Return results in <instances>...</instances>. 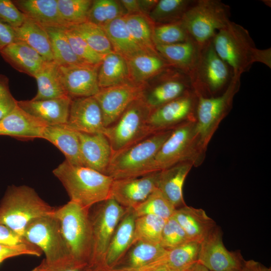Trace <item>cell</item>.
I'll return each instance as SVG.
<instances>
[{
    "label": "cell",
    "mask_w": 271,
    "mask_h": 271,
    "mask_svg": "<svg viewBox=\"0 0 271 271\" xmlns=\"http://www.w3.org/2000/svg\"><path fill=\"white\" fill-rule=\"evenodd\" d=\"M136 218L133 209L127 208L115 229L108 247L104 260L106 268H113L131 246Z\"/></svg>",
    "instance_id": "23"
},
{
    "label": "cell",
    "mask_w": 271,
    "mask_h": 271,
    "mask_svg": "<svg viewBox=\"0 0 271 271\" xmlns=\"http://www.w3.org/2000/svg\"><path fill=\"white\" fill-rule=\"evenodd\" d=\"M23 236L45 254L43 261L46 264L74 262L69 255L59 222L52 213L31 221L26 226Z\"/></svg>",
    "instance_id": "12"
},
{
    "label": "cell",
    "mask_w": 271,
    "mask_h": 271,
    "mask_svg": "<svg viewBox=\"0 0 271 271\" xmlns=\"http://www.w3.org/2000/svg\"><path fill=\"white\" fill-rule=\"evenodd\" d=\"M212 43L217 54L231 68L234 75L241 76L255 62L271 67L270 48H257L248 31L231 21L216 33Z\"/></svg>",
    "instance_id": "1"
},
{
    "label": "cell",
    "mask_w": 271,
    "mask_h": 271,
    "mask_svg": "<svg viewBox=\"0 0 271 271\" xmlns=\"http://www.w3.org/2000/svg\"><path fill=\"white\" fill-rule=\"evenodd\" d=\"M159 172L136 178L113 180L110 198L125 208H133L157 188Z\"/></svg>",
    "instance_id": "18"
},
{
    "label": "cell",
    "mask_w": 271,
    "mask_h": 271,
    "mask_svg": "<svg viewBox=\"0 0 271 271\" xmlns=\"http://www.w3.org/2000/svg\"><path fill=\"white\" fill-rule=\"evenodd\" d=\"M37 267L40 271H86L87 268L71 261L49 265L43 260Z\"/></svg>",
    "instance_id": "50"
},
{
    "label": "cell",
    "mask_w": 271,
    "mask_h": 271,
    "mask_svg": "<svg viewBox=\"0 0 271 271\" xmlns=\"http://www.w3.org/2000/svg\"><path fill=\"white\" fill-rule=\"evenodd\" d=\"M50 41L54 61L59 66L89 64L73 51L63 28H45Z\"/></svg>",
    "instance_id": "38"
},
{
    "label": "cell",
    "mask_w": 271,
    "mask_h": 271,
    "mask_svg": "<svg viewBox=\"0 0 271 271\" xmlns=\"http://www.w3.org/2000/svg\"><path fill=\"white\" fill-rule=\"evenodd\" d=\"M16 42L14 28L0 21V51Z\"/></svg>",
    "instance_id": "52"
},
{
    "label": "cell",
    "mask_w": 271,
    "mask_h": 271,
    "mask_svg": "<svg viewBox=\"0 0 271 271\" xmlns=\"http://www.w3.org/2000/svg\"><path fill=\"white\" fill-rule=\"evenodd\" d=\"M98 204L92 215L89 211L92 249L87 267H105V257L109 243L127 209L112 198Z\"/></svg>",
    "instance_id": "11"
},
{
    "label": "cell",
    "mask_w": 271,
    "mask_h": 271,
    "mask_svg": "<svg viewBox=\"0 0 271 271\" xmlns=\"http://www.w3.org/2000/svg\"><path fill=\"white\" fill-rule=\"evenodd\" d=\"M26 17L17 8L13 1L0 0V21L14 28L21 26Z\"/></svg>",
    "instance_id": "48"
},
{
    "label": "cell",
    "mask_w": 271,
    "mask_h": 271,
    "mask_svg": "<svg viewBox=\"0 0 271 271\" xmlns=\"http://www.w3.org/2000/svg\"><path fill=\"white\" fill-rule=\"evenodd\" d=\"M47 126L17 105L9 114L0 119V136H8L22 140L42 139Z\"/></svg>",
    "instance_id": "22"
},
{
    "label": "cell",
    "mask_w": 271,
    "mask_h": 271,
    "mask_svg": "<svg viewBox=\"0 0 271 271\" xmlns=\"http://www.w3.org/2000/svg\"><path fill=\"white\" fill-rule=\"evenodd\" d=\"M98 82L100 88L130 82L126 59L114 52L104 55L98 68Z\"/></svg>",
    "instance_id": "35"
},
{
    "label": "cell",
    "mask_w": 271,
    "mask_h": 271,
    "mask_svg": "<svg viewBox=\"0 0 271 271\" xmlns=\"http://www.w3.org/2000/svg\"><path fill=\"white\" fill-rule=\"evenodd\" d=\"M190 241L200 243L216 227L215 221L201 208L185 205L177 208L173 215Z\"/></svg>",
    "instance_id": "24"
},
{
    "label": "cell",
    "mask_w": 271,
    "mask_h": 271,
    "mask_svg": "<svg viewBox=\"0 0 271 271\" xmlns=\"http://www.w3.org/2000/svg\"><path fill=\"white\" fill-rule=\"evenodd\" d=\"M156 50L172 67L188 76L199 56L201 47L192 40L170 45H155Z\"/></svg>",
    "instance_id": "27"
},
{
    "label": "cell",
    "mask_w": 271,
    "mask_h": 271,
    "mask_svg": "<svg viewBox=\"0 0 271 271\" xmlns=\"http://www.w3.org/2000/svg\"><path fill=\"white\" fill-rule=\"evenodd\" d=\"M16 42H23L37 52L45 60L54 61L50 41L45 28L26 18L23 24L14 28Z\"/></svg>",
    "instance_id": "34"
},
{
    "label": "cell",
    "mask_w": 271,
    "mask_h": 271,
    "mask_svg": "<svg viewBox=\"0 0 271 271\" xmlns=\"http://www.w3.org/2000/svg\"><path fill=\"white\" fill-rule=\"evenodd\" d=\"M172 129L153 133L124 149L112 153L106 175L113 180L149 174L148 167Z\"/></svg>",
    "instance_id": "6"
},
{
    "label": "cell",
    "mask_w": 271,
    "mask_h": 271,
    "mask_svg": "<svg viewBox=\"0 0 271 271\" xmlns=\"http://www.w3.org/2000/svg\"><path fill=\"white\" fill-rule=\"evenodd\" d=\"M197 133L196 120L184 122L172 129L148 167V173L159 172L184 162L197 166L204 159Z\"/></svg>",
    "instance_id": "5"
},
{
    "label": "cell",
    "mask_w": 271,
    "mask_h": 271,
    "mask_svg": "<svg viewBox=\"0 0 271 271\" xmlns=\"http://www.w3.org/2000/svg\"><path fill=\"white\" fill-rule=\"evenodd\" d=\"M55 209L33 188L26 185L13 186L8 189L0 203V224L23 236L31 221L51 214Z\"/></svg>",
    "instance_id": "4"
},
{
    "label": "cell",
    "mask_w": 271,
    "mask_h": 271,
    "mask_svg": "<svg viewBox=\"0 0 271 271\" xmlns=\"http://www.w3.org/2000/svg\"><path fill=\"white\" fill-rule=\"evenodd\" d=\"M198 97L193 91L153 109L148 120L151 134L173 129L179 124L196 120Z\"/></svg>",
    "instance_id": "13"
},
{
    "label": "cell",
    "mask_w": 271,
    "mask_h": 271,
    "mask_svg": "<svg viewBox=\"0 0 271 271\" xmlns=\"http://www.w3.org/2000/svg\"><path fill=\"white\" fill-rule=\"evenodd\" d=\"M71 98L68 96L42 100L17 101L19 107L46 125L66 124Z\"/></svg>",
    "instance_id": "21"
},
{
    "label": "cell",
    "mask_w": 271,
    "mask_h": 271,
    "mask_svg": "<svg viewBox=\"0 0 271 271\" xmlns=\"http://www.w3.org/2000/svg\"><path fill=\"white\" fill-rule=\"evenodd\" d=\"M233 76L231 68L215 51L211 41L201 47L198 61L189 77L196 95L209 97L222 93Z\"/></svg>",
    "instance_id": "7"
},
{
    "label": "cell",
    "mask_w": 271,
    "mask_h": 271,
    "mask_svg": "<svg viewBox=\"0 0 271 271\" xmlns=\"http://www.w3.org/2000/svg\"><path fill=\"white\" fill-rule=\"evenodd\" d=\"M244 261L240 252L225 247L217 226L200 243L197 261L209 271H240Z\"/></svg>",
    "instance_id": "15"
},
{
    "label": "cell",
    "mask_w": 271,
    "mask_h": 271,
    "mask_svg": "<svg viewBox=\"0 0 271 271\" xmlns=\"http://www.w3.org/2000/svg\"><path fill=\"white\" fill-rule=\"evenodd\" d=\"M59 13L68 24L71 26L87 21L91 0H57Z\"/></svg>",
    "instance_id": "44"
},
{
    "label": "cell",
    "mask_w": 271,
    "mask_h": 271,
    "mask_svg": "<svg viewBox=\"0 0 271 271\" xmlns=\"http://www.w3.org/2000/svg\"><path fill=\"white\" fill-rule=\"evenodd\" d=\"M157 2L156 0H139L141 13L148 16Z\"/></svg>",
    "instance_id": "56"
},
{
    "label": "cell",
    "mask_w": 271,
    "mask_h": 271,
    "mask_svg": "<svg viewBox=\"0 0 271 271\" xmlns=\"http://www.w3.org/2000/svg\"><path fill=\"white\" fill-rule=\"evenodd\" d=\"M146 271H174L164 266H157L150 268Z\"/></svg>",
    "instance_id": "59"
},
{
    "label": "cell",
    "mask_w": 271,
    "mask_h": 271,
    "mask_svg": "<svg viewBox=\"0 0 271 271\" xmlns=\"http://www.w3.org/2000/svg\"><path fill=\"white\" fill-rule=\"evenodd\" d=\"M189 241L185 232L173 216L166 220L160 243L163 248L172 249Z\"/></svg>",
    "instance_id": "47"
},
{
    "label": "cell",
    "mask_w": 271,
    "mask_h": 271,
    "mask_svg": "<svg viewBox=\"0 0 271 271\" xmlns=\"http://www.w3.org/2000/svg\"><path fill=\"white\" fill-rule=\"evenodd\" d=\"M66 125L78 132L104 133L101 110L94 96L71 99Z\"/></svg>",
    "instance_id": "19"
},
{
    "label": "cell",
    "mask_w": 271,
    "mask_h": 271,
    "mask_svg": "<svg viewBox=\"0 0 271 271\" xmlns=\"http://www.w3.org/2000/svg\"><path fill=\"white\" fill-rule=\"evenodd\" d=\"M153 39L155 45L174 44L191 40L182 21L155 24Z\"/></svg>",
    "instance_id": "45"
},
{
    "label": "cell",
    "mask_w": 271,
    "mask_h": 271,
    "mask_svg": "<svg viewBox=\"0 0 271 271\" xmlns=\"http://www.w3.org/2000/svg\"><path fill=\"white\" fill-rule=\"evenodd\" d=\"M42 139L56 146L64 154L67 162L83 166L77 131L66 124L47 125L43 131Z\"/></svg>",
    "instance_id": "28"
},
{
    "label": "cell",
    "mask_w": 271,
    "mask_h": 271,
    "mask_svg": "<svg viewBox=\"0 0 271 271\" xmlns=\"http://www.w3.org/2000/svg\"><path fill=\"white\" fill-rule=\"evenodd\" d=\"M129 81L138 85H146L171 66L158 53H143L126 60Z\"/></svg>",
    "instance_id": "30"
},
{
    "label": "cell",
    "mask_w": 271,
    "mask_h": 271,
    "mask_svg": "<svg viewBox=\"0 0 271 271\" xmlns=\"http://www.w3.org/2000/svg\"><path fill=\"white\" fill-rule=\"evenodd\" d=\"M153 79V85L144 95L152 110L193 91L189 76L172 67Z\"/></svg>",
    "instance_id": "16"
},
{
    "label": "cell",
    "mask_w": 271,
    "mask_h": 271,
    "mask_svg": "<svg viewBox=\"0 0 271 271\" xmlns=\"http://www.w3.org/2000/svg\"><path fill=\"white\" fill-rule=\"evenodd\" d=\"M126 28L129 34L144 51L150 53H158L153 39L155 24L148 15L142 14L125 16Z\"/></svg>",
    "instance_id": "37"
},
{
    "label": "cell",
    "mask_w": 271,
    "mask_h": 271,
    "mask_svg": "<svg viewBox=\"0 0 271 271\" xmlns=\"http://www.w3.org/2000/svg\"><path fill=\"white\" fill-rule=\"evenodd\" d=\"M74 53L85 62L91 65H99L104 57L94 51L88 44L69 26L63 28Z\"/></svg>",
    "instance_id": "46"
},
{
    "label": "cell",
    "mask_w": 271,
    "mask_h": 271,
    "mask_svg": "<svg viewBox=\"0 0 271 271\" xmlns=\"http://www.w3.org/2000/svg\"><path fill=\"white\" fill-rule=\"evenodd\" d=\"M31 271H40L38 267L36 266L34 269H33Z\"/></svg>",
    "instance_id": "62"
},
{
    "label": "cell",
    "mask_w": 271,
    "mask_h": 271,
    "mask_svg": "<svg viewBox=\"0 0 271 271\" xmlns=\"http://www.w3.org/2000/svg\"><path fill=\"white\" fill-rule=\"evenodd\" d=\"M126 15L119 1L94 0L92 1L90 8L87 21L103 27L113 20Z\"/></svg>",
    "instance_id": "42"
},
{
    "label": "cell",
    "mask_w": 271,
    "mask_h": 271,
    "mask_svg": "<svg viewBox=\"0 0 271 271\" xmlns=\"http://www.w3.org/2000/svg\"><path fill=\"white\" fill-rule=\"evenodd\" d=\"M240 77L234 75L227 88L219 95L197 96L196 131L200 143L205 151L219 124L232 107L233 98L240 88Z\"/></svg>",
    "instance_id": "10"
},
{
    "label": "cell",
    "mask_w": 271,
    "mask_h": 271,
    "mask_svg": "<svg viewBox=\"0 0 271 271\" xmlns=\"http://www.w3.org/2000/svg\"><path fill=\"white\" fill-rule=\"evenodd\" d=\"M106 269L103 267H87L86 271H105Z\"/></svg>",
    "instance_id": "60"
},
{
    "label": "cell",
    "mask_w": 271,
    "mask_h": 271,
    "mask_svg": "<svg viewBox=\"0 0 271 271\" xmlns=\"http://www.w3.org/2000/svg\"><path fill=\"white\" fill-rule=\"evenodd\" d=\"M9 79L5 75L0 74V97L10 94Z\"/></svg>",
    "instance_id": "57"
},
{
    "label": "cell",
    "mask_w": 271,
    "mask_h": 271,
    "mask_svg": "<svg viewBox=\"0 0 271 271\" xmlns=\"http://www.w3.org/2000/svg\"><path fill=\"white\" fill-rule=\"evenodd\" d=\"M38 91L33 100H42L68 96L64 90L59 66L54 61H45L34 76Z\"/></svg>",
    "instance_id": "32"
},
{
    "label": "cell",
    "mask_w": 271,
    "mask_h": 271,
    "mask_svg": "<svg viewBox=\"0 0 271 271\" xmlns=\"http://www.w3.org/2000/svg\"><path fill=\"white\" fill-rule=\"evenodd\" d=\"M69 27L96 52L104 56L113 52L110 41L101 27L88 21Z\"/></svg>",
    "instance_id": "41"
},
{
    "label": "cell",
    "mask_w": 271,
    "mask_h": 271,
    "mask_svg": "<svg viewBox=\"0 0 271 271\" xmlns=\"http://www.w3.org/2000/svg\"><path fill=\"white\" fill-rule=\"evenodd\" d=\"M199 248V243L189 241L167 249L158 259L136 271H146L157 266H164L174 271H184L197 261Z\"/></svg>",
    "instance_id": "31"
},
{
    "label": "cell",
    "mask_w": 271,
    "mask_h": 271,
    "mask_svg": "<svg viewBox=\"0 0 271 271\" xmlns=\"http://www.w3.org/2000/svg\"><path fill=\"white\" fill-rule=\"evenodd\" d=\"M119 2L127 15L142 14L139 0H121Z\"/></svg>",
    "instance_id": "54"
},
{
    "label": "cell",
    "mask_w": 271,
    "mask_h": 271,
    "mask_svg": "<svg viewBox=\"0 0 271 271\" xmlns=\"http://www.w3.org/2000/svg\"><path fill=\"white\" fill-rule=\"evenodd\" d=\"M229 7L218 0H196L182 20L191 39L200 47L211 41L230 21Z\"/></svg>",
    "instance_id": "8"
},
{
    "label": "cell",
    "mask_w": 271,
    "mask_h": 271,
    "mask_svg": "<svg viewBox=\"0 0 271 271\" xmlns=\"http://www.w3.org/2000/svg\"><path fill=\"white\" fill-rule=\"evenodd\" d=\"M105 271H136V270H126V269H106Z\"/></svg>",
    "instance_id": "61"
},
{
    "label": "cell",
    "mask_w": 271,
    "mask_h": 271,
    "mask_svg": "<svg viewBox=\"0 0 271 271\" xmlns=\"http://www.w3.org/2000/svg\"><path fill=\"white\" fill-rule=\"evenodd\" d=\"M16 100L11 94L0 97V119L11 112L17 106Z\"/></svg>",
    "instance_id": "53"
},
{
    "label": "cell",
    "mask_w": 271,
    "mask_h": 271,
    "mask_svg": "<svg viewBox=\"0 0 271 271\" xmlns=\"http://www.w3.org/2000/svg\"><path fill=\"white\" fill-rule=\"evenodd\" d=\"M132 209L136 217L151 214L165 220L173 216L176 209L158 188L145 200Z\"/></svg>",
    "instance_id": "43"
},
{
    "label": "cell",
    "mask_w": 271,
    "mask_h": 271,
    "mask_svg": "<svg viewBox=\"0 0 271 271\" xmlns=\"http://www.w3.org/2000/svg\"><path fill=\"white\" fill-rule=\"evenodd\" d=\"M194 164L184 162L160 171L157 188L177 209L186 205L183 196L185 179Z\"/></svg>",
    "instance_id": "26"
},
{
    "label": "cell",
    "mask_w": 271,
    "mask_h": 271,
    "mask_svg": "<svg viewBox=\"0 0 271 271\" xmlns=\"http://www.w3.org/2000/svg\"><path fill=\"white\" fill-rule=\"evenodd\" d=\"M14 4L26 17L44 28H64L57 0H15Z\"/></svg>",
    "instance_id": "25"
},
{
    "label": "cell",
    "mask_w": 271,
    "mask_h": 271,
    "mask_svg": "<svg viewBox=\"0 0 271 271\" xmlns=\"http://www.w3.org/2000/svg\"><path fill=\"white\" fill-rule=\"evenodd\" d=\"M152 109L144 96L131 102L119 118L105 128L112 153L132 145L152 134L148 120Z\"/></svg>",
    "instance_id": "9"
},
{
    "label": "cell",
    "mask_w": 271,
    "mask_h": 271,
    "mask_svg": "<svg viewBox=\"0 0 271 271\" xmlns=\"http://www.w3.org/2000/svg\"><path fill=\"white\" fill-rule=\"evenodd\" d=\"M196 0H160L148 15L155 24L182 21Z\"/></svg>",
    "instance_id": "39"
},
{
    "label": "cell",
    "mask_w": 271,
    "mask_h": 271,
    "mask_svg": "<svg viewBox=\"0 0 271 271\" xmlns=\"http://www.w3.org/2000/svg\"><path fill=\"white\" fill-rule=\"evenodd\" d=\"M166 250L160 244L137 242L129 248L124 260L118 263H122L121 266L113 269L139 270L158 259Z\"/></svg>",
    "instance_id": "36"
},
{
    "label": "cell",
    "mask_w": 271,
    "mask_h": 271,
    "mask_svg": "<svg viewBox=\"0 0 271 271\" xmlns=\"http://www.w3.org/2000/svg\"><path fill=\"white\" fill-rule=\"evenodd\" d=\"M77 133L83 166L106 175L112 155L107 137L101 133Z\"/></svg>",
    "instance_id": "20"
},
{
    "label": "cell",
    "mask_w": 271,
    "mask_h": 271,
    "mask_svg": "<svg viewBox=\"0 0 271 271\" xmlns=\"http://www.w3.org/2000/svg\"><path fill=\"white\" fill-rule=\"evenodd\" d=\"M240 271H271V269L257 261L249 260L244 261L243 266Z\"/></svg>",
    "instance_id": "55"
},
{
    "label": "cell",
    "mask_w": 271,
    "mask_h": 271,
    "mask_svg": "<svg viewBox=\"0 0 271 271\" xmlns=\"http://www.w3.org/2000/svg\"><path fill=\"white\" fill-rule=\"evenodd\" d=\"M146 87L128 82L100 88L94 97L100 107L104 127L112 124L131 102L143 97Z\"/></svg>",
    "instance_id": "14"
},
{
    "label": "cell",
    "mask_w": 271,
    "mask_h": 271,
    "mask_svg": "<svg viewBox=\"0 0 271 271\" xmlns=\"http://www.w3.org/2000/svg\"><path fill=\"white\" fill-rule=\"evenodd\" d=\"M3 59L18 71L34 77L46 61L35 50L21 42H15L0 51Z\"/></svg>",
    "instance_id": "29"
},
{
    "label": "cell",
    "mask_w": 271,
    "mask_h": 271,
    "mask_svg": "<svg viewBox=\"0 0 271 271\" xmlns=\"http://www.w3.org/2000/svg\"><path fill=\"white\" fill-rule=\"evenodd\" d=\"M30 243L22 236L6 226L0 224V244L20 245Z\"/></svg>",
    "instance_id": "51"
},
{
    "label": "cell",
    "mask_w": 271,
    "mask_h": 271,
    "mask_svg": "<svg viewBox=\"0 0 271 271\" xmlns=\"http://www.w3.org/2000/svg\"><path fill=\"white\" fill-rule=\"evenodd\" d=\"M54 175L61 182L70 198L82 207L90 210L111 198L113 179L92 169L70 164L66 161L53 171Z\"/></svg>",
    "instance_id": "2"
},
{
    "label": "cell",
    "mask_w": 271,
    "mask_h": 271,
    "mask_svg": "<svg viewBox=\"0 0 271 271\" xmlns=\"http://www.w3.org/2000/svg\"><path fill=\"white\" fill-rule=\"evenodd\" d=\"M90 210L69 201L55 208L52 215L59 222L69 255L76 263L88 267L92 253V232Z\"/></svg>",
    "instance_id": "3"
},
{
    "label": "cell",
    "mask_w": 271,
    "mask_h": 271,
    "mask_svg": "<svg viewBox=\"0 0 271 271\" xmlns=\"http://www.w3.org/2000/svg\"><path fill=\"white\" fill-rule=\"evenodd\" d=\"M42 253L38 247L31 243L15 245L0 244V263L11 257L24 255L39 257Z\"/></svg>",
    "instance_id": "49"
},
{
    "label": "cell",
    "mask_w": 271,
    "mask_h": 271,
    "mask_svg": "<svg viewBox=\"0 0 271 271\" xmlns=\"http://www.w3.org/2000/svg\"><path fill=\"white\" fill-rule=\"evenodd\" d=\"M99 66V64L59 66L67 95L71 99L96 95L100 89L98 82Z\"/></svg>",
    "instance_id": "17"
},
{
    "label": "cell",
    "mask_w": 271,
    "mask_h": 271,
    "mask_svg": "<svg viewBox=\"0 0 271 271\" xmlns=\"http://www.w3.org/2000/svg\"><path fill=\"white\" fill-rule=\"evenodd\" d=\"M184 271H209L203 265L199 263L198 261L194 263L191 266L188 268Z\"/></svg>",
    "instance_id": "58"
},
{
    "label": "cell",
    "mask_w": 271,
    "mask_h": 271,
    "mask_svg": "<svg viewBox=\"0 0 271 271\" xmlns=\"http://www.w3.org/2000/svg\"><path fill=\"white\" fill-rule=\"evenodd\" d=\"M166 221L151 214L136 217L132 245L137 242L160 244Z\"/></svg>",
    "instance_id": "40"
},
{
    "label": "cell",
    "mask_w": 271,
    "mask_h": 271,
    "mask_svg": "<svg viewBox=\"0 0 271 271\" xmlns=\"http://www.w3.org/2000/svg\"><path fill=\"white\" fill-rule=\"evenodd\" d=\"M125 16L113 20L102 28L113 52L127 60L138 54L148 52L138 45L129 34L125 25Z\"/></svg>",
    "instance_id": "33"
}]
</instances>
